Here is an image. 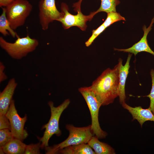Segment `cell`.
<instances>
[{
  "label": "cell",
  "instance_id": "6da1fadb",
  "mask_svg": "<svg viewBox=\"0 0 154 154\" xmlns=\"http://www.w3.org/2000/svg\"><path fill=\"white\" fill-rule=\"evenodd\" d=\"M120 62L114 68H108L94 81L90 86L102 106L113 103L118 96Z\"/></svg>",
  "mask_w": 154,
  "mask_h": 154
},
{
  "label": "cell",
  "instance_id": "7a4b0ae2",
  "mask_svg": "<svg viewBox=\"0 0 154 154\" xmlns=\"http://www.w3.org/2000/svg\"><path fill=\"white\" fill-rule=\"evenodd\" d=\"M66 127L69 133L68 138L58 144L46 147L45 149L46 154H57L58 151L67 146L88 143L93 135L91 129V125L82 127H77L72 125L67 124Z\"/></svg>",
  "mask_w": 154,
  "mask_h": 154
},
{
  "label": "cell",
  "instance_id": "3957f363",
  "mask_svg": "<svg viewBox=\"0 0 154 154\" xmlns=\"http://www.w3.org/2000/svg\"><path fill=\"white\" fill-rule=\"evenodd\" d=\"M13 43L6 41L2 37H0V46L12 58L19 60L28 54L35 50L38 45V41L31 38L28 35L21 38L19 36Z\"/></svg>",
  "mask_w": 154,
  "mask_h": 154
},
{
  "label": "cell",
  "instance_id": "277c9868",
  "mask_svg": "<svg viewBox=\"0 0 154 154\" xmlns=\"http://www.w3.org/2000/svg\"><path fill=\"white\" fill-rule=\"evenodd\" d=\"M70 103V100L67 99L60 105L56 107L54 106L52 102L50 101L48 102V104L50 109L51 116L48 122L42 128L45 129L43 136L40 138L41 149H45L49 146V140L53 135L58 136L61 135V132L59 125L60 118L62 113L68 107Z\"/></svg>",
  "mask_w": 154,
  "mask_h": 154
},
{
  "label": "cell",
  "instance_id": "5b68a950",
  "mask_svg": "<svg viewBox=\"0 0 154 154\" xmlns=\"http://www.w3.org/2000/svg\"><path fill=\"white\" fill-rule=\"evenodd\" d=\"M79 92L85 99L90 111L92 119L91 129L93 134L98 139H103L107 133L101 128L98 120L99 109L102 104L93 92L90 86L79 88Z\"/></svg>",
  "mask_w": 154,
  "mask_h": 154
},
{
  "label": "cell",
  "instance_id": "8992f818",
  "mask_svg": "<svg viewBox=\"0 0 154 154\" xmlns=\"http://www.w3.org/2000/svg\"><path fill=\"white\" fill-rule=\"evenodd\" d=\"M5 7L7 18L14 30L24 25L33 9L32 5L27 0H15Z\"/></svg>",
  "mask_w": 154,
  "mask_h": 154
},
{
  "label": "cell",
  "instance_id": "52a82bcc",
  "mask_svg": "<svg viewBox=\"0 0 154 154\" xmlns=\"http://www.w3.org/2000/svg\"><path fill=\"white\" fill-rule=\"evenodd\" d=\"M61 9L63 13L62 17L57 21L60 22L64 29H68L72 27L76 26L84 31L87 27L86 23L90 21L96 15L94 12H91L89 15H83L81 11L77 12V14L73 15L68 11V5L62 3L61 5Z\"/></svg>",
  "mask_w": 154,
  "mask_h": 154
},
{
  "label": "cell",
  "instance_id": "ba28073f",
  "mask_svg": "<svg viewBox=\"0 0 154 154\" xmlns=\"http://www.w3.org/2000/svg\"><path fill=\"white\" fill-rule=\"evenodd\" d=\"M39 18L42 29L47 30L49 23L57 21L63 15L57 9L55 0H40L39 3Z\"/></svg>",
  "mask_w": 154,
  "mask_h": 154
},
{
  "label": "cell",
  "instance_id": "9c48e42d",
  "mask_svg": "<svg viewBox=\"0 0 154 154\" xmlns=\"http://www.w3.org/2000/svg\"><path fill=\"white\" fill-rule=\"evenodd\" d=\"M6 115L10 122L11 131L13 137L23 141L28 135L24 129L27 119V115L25 114L23 117H20L16 109L14 101L12 100Z\"/></svg>",
  "mask_w": 154,
  "mask_h": 154
},
{
  "label": "cell",
  "instance_id": "30bf717a",
  "mask_svg": "<svg viewBox=\"0 0 154 154\" xmlns=\"http://www.w3.org/2000/svg\"><path fill=\"white\" fill-rule=\"evenodd\" d=\"M154 23V17L152 19L150 24L148 27L147 28L145 25L143 27V30L144 32L143 37L139 42L133 44L131 47L125 49L114 48V50L119 51L133 54L135 56L138 53L142 52H148L154 55V52L149 46L147 40L148 34L151 30Z\"/></svg>",
  "mask_w": 154,
  "mask_h": 154
},
{
  "label": "cell",
  "instance_id": "8fae6325",
  "mask_svg": "<svg viewBox=\"0 0 154 154\" xmlns=\"http://www.w3.org/2000/svg\"><path fill=\"white\" fill-rule=\"evenodd\" d=\"M17 84L15 79L12 78L3 90L0 92V114H6Z\"/></svg>",
  "mask_w": 154,
  "mask_h": 154
},
{
  "label": "cell",
  "instance_id": "7c38bea8",
  "mask_svg": "<svg viewBox=\"0 0 154 154\" xmlns=\"http://www.w3.org/2000/svg\"><path fill=\"white\" fill-rule=\"evenodd\" d=\"M123 107L127 110L131 114L133 119H136L141 126L146 121H150L154 122V114L149 107L147 109H143L141 106L133 107L125 102L122 104Z\"/></svg>",
  "mask_w": 154,
  "mask_h": 154
},
{
  "label": "cell",
  "instance_id": "4fadbf2b",
  "mask_svg": "<svg viewBox=\"0 0 154 154\" xmlns=\"http://www.w3.org/2000/svg\"><path fill=\"white\" fill-rule=\"evenodd\" d=\"M131 54H129L126 62L124 65H122V59L119 58L118 60L120 62L118 96L119 98V102L121 104L125 102L126 98L125 92V84L129 73V70L130 67V61L132 55Z\"/></svg>",
  "mask_w": 154,
  "mask_h": 154
},
{
  "label": "cell",
  "instance_id": "5bb4252c",
  "mask_svg": "<svg viewBox=\"0 0 154 154\" xmlns=\"http://www.w3.org/2000/svg\"><path fill=\"white\" fill-rule=\"evenodd\" d=\"M96 154L88 143L72 145L58 151L57 154Z\"/></svg>",
  "mask_w": 154,
  "mask_h": 154
},
{
  "label": "cell",
  "instance_id": "9a60e30c",
  "mask_svg": "<svg viewBox=\"0 0 154 154\" xmlns=\"http://www.w3.org/2000/svg\"><path fill=\"white\" fill-rule=\"evenodd\" d=\"M88 144L97 154H114V150L107 144L100 141L98 138L93 136Z\"/></svg>",
  "mask_w": 154,
  "mask_h": 154
},
{
  "label": "cell",
  "instance_id": "2e32d148",
  "mask_svg": "<svg viewBox=\"0 0 154 154\" xmlns=\"http://www.w3.org/2000/svg\"><path fill=\"white\" fill-rule=\"evenodd\" d=\"M22 141L14 138L1 147L5 154H24L27 145Z\"/></svg>",
  "mask_w": 154,
  "mask_h": 154
},
{
  "label": "cell",
  "instance_id": "e0dca14e",
  "mask_svg": "<svg viewBox=\"0 0 154 154\" xmlns=\"http://www.w3.org/2000/svg\"><path fill=\"white\" fill-rule=\"evenodd\" d=\"M2 13L0 16V32L4 36L9 34L13 37H17L18 35L11 27L6 14L5 7H2Z\"/></svg>",
  "mask_w": 154,
  "mask_h": 154
},
{
  "label": "cell",
  "instance_id": "ac0fdd59",
  "mask_svg": "<svg viewBox=\"0 0 154 154\" xmlns=\"http://www.w3.org/2000/svg\"><path fill=\"white\" fill-rule=\"evenodd\" d=\"M101 3L99 8L94 11L95 14L100 12H104L107 13L116 11L117 6L120 3L119 0H101Z\"/></svg>",
  "mask_w": 154,
  "mask_h": 154
},
{
  "label": "cell",
  "instance_id": "d6986e66",
  "mask_svg": "<svg viewBox=\"0 0 154 154\" xmlns=\"http://www.w3.org/2000/svg\"><path fill=\"white\" fill-rule=\"evenodd\" d=\"M125 20V19L119 13L116 12H112L107 13V18L102 24L106 28L116 22Z\"/></svg>",
  "mask_w": 154,
  "mask_h": 154
},
{
  "label": "cell",
  "instance_id": "ffe728a7",
  "mask_svg": "<svg viewBox=\"0 0 154 154\" xmlns=\"http://www.w3.org/2000/svg\"><path fill=\"white\" fill-rule=\"evenodd\" d=\"M14 138L11 132L9 129H0V147H3Z\"/></svg>",
  "mask_w": 154,
  "mask_h": 154
},
{
  "label": "cell",
  "instance_id": "44dd1931",
  "mask_svg": "<svg viewBox=\"0 0 154 154\" xmlns=\"http://www.w3.org/2000/svg\"><path fill=\"white\" fill-rule=\"evenodd\" d=\"M106 29L103 25L102 24L96 29L93 30L91 36L85 42L86 46L87 47L89 46L94 40Z\"/></svg>",
  "mask_w": 154,
  "mask_h": 154
},
{
  "label": "cell",
  "instance_id": "7402d4cb",
  "mask_svg": "<svg viewBox=\"0 0 154 154\" xmlns=\"http://www.w3.org/2000/svg\"><path fill=\"white\" fill-rule=\"evenodd\" d=\"M41 144V142L40 141L39 142L36 144H31L27 145L24 154H40V149Z\"/></svg>",
  "mask_w": 154,
  "mask_h": 154
},
{
  "label": "cell",
  "instance_id": "603a6c76",
  "mask_svg": "<svg viewBox=\"0 0 154 154\" xmlns=\"http://www.w3.org/2000/svg\"><path fill=\"white\" fill-rule=\"evenodd\" d=\"M150 74L152 79V88L150 94L145 96L149 98L150 104L149 107L154 114V70L152 69L150 71Z\"/></svg>",
  "mask_w": 154,
  "mask_h": 154
},
{
  "label": "cell",
  "instance_id": "cb8c5ba5",
  "mask_svg": "<svg viewBox=\"0 0 154 154\" xmlns=\"http://www.w3.org/2000/svg\"><path fill=\"white\" fill-rule=\"evenodd\" d=\"M5 129L11 130L10 122L6 114H0V130Z\"/></svg>",
  "mask_w": 154,
  "mask_h": 154
},
{
  "label": "cell",
  "instance_id": "d4e9b609",
  "mask_svg": "<svg viewBox=\"0 0 154 154\" xmlns=\"http://www.w3.org/2000/svg\"><path fill=\"white\" fill-rule=\"evenodd\" d=\"M5 66L1 62H0V82H1L6 80L7 78L6 75L5 74L4 70Z\"/></svg>",
  "mask_w": 154,
  "mask_h": 154
},
{
  "label": "cell",
  "instance_id": "484cf974",
  "mask_svg": "<svg viewBox=\"0 0 154 154\" xmlns=\"http://www.w3.org/2000/svg\"><path fill=\"white\" fill-rule=\"evenodd\" d=\"M15 0H0V7L1 8L6 7L9 5Z\"/></svg>",
  "mask_w": 154,
  "mask_h": 154
},
{
  "label": "cell",
  "instance_id": "4316f807",
  "mask_svg": "<svg viewBox=\"0 0 154 154\" xmlns=\"http://www.w3.org/2000/svg\"><path fill=\"white\" fill-rule=\"evenodd\" d=\"M82 0H79V1L73 4V7L74 8V10L77 12L81 11L80 7L81 3Z\"/></svg>",
  "mask_w": 154,
  "mask_h": 154
},
{
  "label": "cell",
  "instance_id": "83f0119b",
  "mask_svg": "<svg viewBox=\"0 0 154 154\" xmlns=\"http://www.w3.org/2000/svg\"><path fill=\"white\" fill-rule=\"evenodd\" d=\"M0 153L4 154L5 153L3 150L2 148L1 147H0Z\"/></svg>",
  "mask_w": 154,
  "mask_h": 154
}]
</instances>
